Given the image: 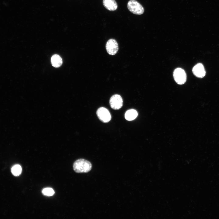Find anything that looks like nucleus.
<instances>
[{
    "mask_svg": "<svg viewBox=\"0 0 219 219\" xmlns=\"http://www.w3.org/2000/svg\"><path fill=\"white\" fill-rule=\"evenodd\" d=\"M73 167L74 171L76 173H86L91 170L92 165L89 161L81 158L76 160L74 162Z\"/></svg>",
    "mask_w": 219,
    "mask_h": 219,
    "instance_id": "f257e3e1",
    "label": "nucleus"
},
{
    "mask_svg": "<svg viewBox=\"0 0 219 219\" xmlns=\"http://www.w3.org/2000/svg\"><path fill=\"white\" fill-rule=\"evenodd\" d=\"M129 10L132 13L136 15H141L144 11L142 5L136 0H130L127 4Z\"/></svg>",
    "mask_w": 219,
    "mask_h": 219,
    "instance_id": "f03ea898",
    "label": "nucleus"
},
{
    "mask_svg": "<svg viewBox=\"0 0 219 219\" xmlns=\"http://www.w3.org/2000/svg\"><path fill=\"white\" fill-rule=\"evenodd\" d=\"M173 77L176 82L179 85L184 84L186 80V75L184 70L180 68L176 69L173 72Z\"/></svg>",
    "mask_w": 219,
    "mask_h": 219,
    "instance_id": "7ed1b4c3",
    "label": "nucleus"
},
{
    "mask_svg": "<svg viewBox=\"0 0 219 219\" xmlns=\"http://www.w3.org/2000/svg\"><path fill=\"white\" fill-rule=\"evenodd\" d=\"M96 114L99 120L103 123L108 122L111 118L108 110L104 107L99 108L97 110Z\"/></svg>",
    "mask_w": 219,
    "mask_h": 219,
    "instance_id": "20e7f679",
    "label": "nucleus"
},
{
    "mask_svg": "<svg viewBox=\"0 0 219 219\" xmlns=\"http://www.w3.org/2000/svg\"><path fill=\"white\" fill-rule=\"evenodd\" d=\"M109 103L112 108L115 110L119 109L123 106V100L120 95L115 94L110 98Z\"/></svg>",
    "mask_w": 219,
    "mask_h": 219,
    "instance_id": "39448f33",
    "label": "nucleus"
},
{
    "mask_svg": "<svg viewBox=\"0 0 219 219\" xmlns=\"http://www.w3.org/2000/svg\"><path fill=\"white\" fill-rule=\"evenodd\" d=\"M106 48L108 53L110 55H114L118 50V45L116 40L113 39L109 40L107 42Z\"/></svg>",
    "mask_w": 219,
    "mask_h": 219,
    "instance_id": "423d86ee",
    "label": "nucleus"
},
{
    "mask_svg": "<svg viewBox=\"0 0 219 219\" xmlns=\"http://www.w3.org/2000/svg\"><path fill=\"white\" fill-rule=\"evenodd\" d=\"M192 71L196 77L200 78L204 77L206 74L204 66L201 63H198L195 65L193 68Z\"/></svg>",
    "mask_w": 219,
    "mask_h": 219,
    "instance_id": "0eeeda50",
    "label": "nucleus"
},
{
    "mask_svg": "<svg viewBox=\"0 0 219 219\" xmlns=\"http://www.w3.org/2000/svg\"><path fill=\"white\" fill-rule=\"evenodd\" d=\"M103 4L105 7L110 11L116 10L118 7L115 0H103Z\"/></svg>",
    "mask_w": 219,
    "mask_h": 219,
    "instance_id": "6e6552de",
    "label": "nucleus"
},
{
    "mask_svg": "<svg viewBox=\"0 0 219 219\" xmlns=\"http://www.w3.org/2000/svg\"><path fill=\"white\" fill-rule=\"evenodd\" d=\"M51 63L53 66L55 68L60 67L62 64V60L60 56L54 54L51 57Z\"/></svg>",
    "mask_w": 219,
    "mask_h": 219,
    "instance_id": "1a4fd4ad",
    "label": "nucleus"
},
{
    "mask_svg": "<svg viewBox=\"0 0 219 219\" xmlns=\"http://www.w3.org/2000/svg\"><path fill=\"white\" fill-rule=\"evenodd\" d=\"M137 111L134 109H130L127 111L125 114L126 119L128 121L132 120L137 116Z\"/></svg>",
    "mask_w": 219,
    "mask_h": 219,
    "instance_id": "9d476101",
    "label": "nucleus"
},
{
    "mask_svg": "<svg viewBox=\"0 0 219 219\" xmlns=\"http://www.w3.org/2000/svg\"><path fill=\"white\" fill-rule=\"evenodd\" d=\"M12 174L15 176H18L22 172L21 167L19 165H14L11 169Z\"/></svg>",
    "mask_w": 219,
    "mask_h": 219,
    "instance_id": "9b49d317",
    "label": "nucleus"
},
{
    "mask_svg": "<svg viewBox=\"0 0 219 219\" xmlns=\"http://www.w3.org/2000/svg\"><path fill=\"white\" fill-rule=\"evenodd\" d=\"M42 192L44 195L48 196H52L53 195L54 193V190L50 188H47L44 189L43 190Z\"/></svg>",
    "mask_w": 219,
    "mask_h": 219,
    "instance_id": "f8f14e48",
    "label": "nucleus"
}]
</instances>
